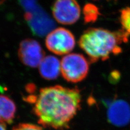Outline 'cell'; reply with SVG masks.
<instances>
[{"instance_id":"4","label":"cell","mask_w":130,"mask_h":130,"mask_svg":"<svg viewBox=\"0 0 130 130\" xmlns=\"http://www.w3.org/2000/svg\"><path fill=\"white\" fill-rule=\"evenodd\" d=\"M45 43L48 50L53 53L59 55H66L74 48L75 39L70 30L60 27L49 32Z\"/></svg>"},{"instance_id":"13","label":"cell","mask_w":130,"mask_h":130,"mask_svg":"<svg viewBox=\"0 0 130 130\" xmlns=\"http://www.w3.org/2000/svg\"><path fill=\"white\" fill-rule=\"evenodd\" d=\"M12 130H43L40 126L29 123H22L14 126Z\"/></svg>"},{"instance_id":"15","label":"cell","mask_w":130,"mask_h":130,"mask_svg":"<svg viewBox=\"0 0 130 130\" xmlns=\"http://www.w3.org/2000/svg\"><path fill=\"white\" fill-rule=\"evenodd\" d=\"M6 0H0V5H1L4 2H5Z\"/></svg>"},{"instance_id":"7","label":"cell","mask_w":130,"mask_h":130,"mask_svg":"<svg viewBox=\"0 0 130 130\" xmlns=\"http://www.w3.org/2000/svg\"><path fill=\"white\" fill-rule=\"evenodd\" d=\"M107 117L108 121L116 126H125L130 121V106L123 100H117L109 105Z\"/></svg>"},{"instance_id":"5","label":"cell","mask_w":130,"mask_h":130,"mask_svg":"<svg viewBox=\"0 0 130 130\" xmlns=\"http://www.w3.org/2000/svg\"><path fill=\"white\" fill-rule=\"evenodd\" d=\"M56 21L62 24H72L79 19L81 8L76 0H56L52 7Z\"/></svg>"},{"instance_id":"9","label":"cell","mask_w":130,"mask_h":130,"mask_svg":"<svg viewBox=\"0 0 130 130\" xmlns=\"http://www.w3.org/2000/svg\"><path fill=\"white\" fill-rule=\"evenodd\" d=\"M39 73L44 79L52 80L58 78L61 72V62L53 55L44 56L40 63Z\"/></svg>"},{"instance_id":"3","label":"cell","mask_w":130,"mask_h":130,"mask_svg":"<svg viewBox=\"0 0 130 130\" xmlns=\"http://www.w3.org/2000/svg\"><path fill=\"white\" fill-rule=\"evenodd\" d=\"M88 72V61L81 54H66L61 61V73L68 82H80L86 78Z\"/></svg>"},{"instance_id":"6","label":"cell","mask_w":130,"mask_h":130,"mask_svg":"<svg viewBox=\"0 0 130 130\" xmlns=\"http://www.w3.org/2000/svg\"><path fill=\"white\" fill-rule=\"evenodd\" d=\"M18 56L22 63L31 68L39 66L44 57V52L40 44L35 40L27 39L20 43Z\"/></svg>"},{"instance_id":"12","label":"cell","mask_w":130,"mask_h":130,"mask_svg":"<svg viewBox=\"0 0 130 130\" xmlns=\"http://www.w3.org/2000/svg\"><path fill=\"white\" fill-rule=\"evenodd\" d=\"M120 22L122 29L130 35V7H126L120 11Z\"/></svg>"},{"instance_id":"2","label":"cell","mask_w":130,"mask_h":130,"mask_svg":"<svg viewBox=\"0 0 130 130\" xmlns=\"http://www.w3.org/2000/svg\"><path fill=\"white\" fill-rule=\"evenodd\" d=\"M128 34L123 29L111 31L101 28H89L81 36L79 46L86 53L91 62L105 61L122 51L120 45L126 43Z\"/></svg>"},{"instance_id":"11","label":"cell","mask_w":130,"mask_h":130,"mask_svg":"<svg viewBox=\"0 0 130 130\" xmlns=\"http://www.w3.org/2000/svg\"><path fill=\"white\" fill-rule=\"evenodd\" d=\"M83 14L85 22L91 23L96 21L100 15V12L98 8L95 5L91 3H88L84 7Z\"/></svg>"},{"instance_id":"1","label":"cell","mask_w":130,"mask_h":130,"mask_svg":"<svg viewBox=\"0 0 130 130\" xmlns=\"http://www.w3.org/2000/svg\"><path fill=\"white\" fill-rule=\"evenodd\" d=\"M81 101L78 88L60 85L43 88L35 96L33 112L43 127L64 129L80 108Z\"/></svg>"},{"instance_id":"10","label":"cell","mask_w":130,"mask_h":130,"mask_svg":"<svg viewBox=\"0 0 130 130\" xmlns=\"http://www.w3.org/2000/svg\"><path fill=\"white\" fill-rule=\"evenodd\" d=\"M16 112V106L13 100L7 96L0 95V123L11 124Z\"/></svg>"},{"instance_id":"8","label":"cell","mask_w":130,"mask_h":130,"mask_svg":"<svg viewBox=\"0 0 130 130\" xmlns=\"http://www.w3.org/2000/svg\"><path fill=\"white\" fill-rule=\"evenodd\" d=\"M26 19L34 34L42 36L49 33L54 27L52 20L46 14L39 13H27Z\"/></svg>"},{"instance_id":"14","label":"cell","mask_w":130,"mask_h":130,"mask_svg":"<svg viewBox=\"0 0 130 130\" xmlns=\"http://www.w3.org/2000/svg\"><path fill=\"white\" fill-rule=\"evenodd\" d=\"M0 130H6V124L0 123Z\"/></svg>"}]
</instances>
